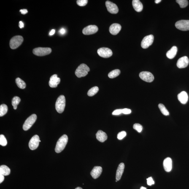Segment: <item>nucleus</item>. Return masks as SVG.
<instances>
[{
  "mask_svg": "<svg viewBox=\"0 0 189 189\" xmlns=\"http://www.w3.org/2000/svg\"><path fill=\"white\" fill-rule=\"evenodd\" d=\"M68 137L66 135H63L58 140L55 148V151L57 153H59L64 150L67 143Z\"/></svg>",
  "mask_w": 189,
  "mask_h": 189,
  "instance_id": "1",
  "label": "nucleus"
},
{
  "mask_svg": "<svg viewBox=\"0 0 189 189\" xmlns=\"http://www.w3.org/2000/svg\"><path fill=\"white\" fill-rule=\"evenodd\" d=\"M66 106V99L64 95L59 97L55 104V109L57 112L61 114L63 112Z\"/></svg>",
  "mask_w": 189,
  "mask_h": 189,
  "instance_id": "2",
  "label": "nucleus"
},
{
  "mask_svg": "<svg viewBox=\"0 0 189 189\" xmlns=\"http://www.w3.org/2000/svg\"><path fill=\"white\" fill-rule=\"evenodd\" d=\"M90 71L89 68L86 65L81 64L77 67L75 71V74L78 77H85Z\"/></svg>",
  "mask_w": 189,
  "mask_h": 189,
  "instance_id": "3",
  "label": "nucleus"
},
{
  "mask_svg": "<svg viewBox=\"0 0 189 189\" xmlns=\"http://www.w3.org/2000/svg\"><path fill=\"white\" fill-rule=\"evenodd\" d=\"M24 39L22 36H14L11 39L9 42V46L11 48L15 49L17 48L23 42Z\"/></svg>",
  "mask_w": 189,
  "mask_h": 189,
  "instance_id": "4",
  "label": "nucleus"
},
{
  "mask_svg": "<svg viewBox=\"0 0 189 189\" xmlns=\"http://www.w3.org/2000/svg\"><path fill=\"white\" fill-rule=\"evenodd\" d=\"M33 53L38 56H44L49 54L52 52L50 48L38 47L34 49Z\"/></svg>",
  "mask_w": 189,
  "mask_h": 189,
  "instance_id": "5",
  "label": "nucleus"
},
{
  "mask_svg": "<svg viewBox=\"0 0 189 189\" xmlns=\"http://www.w3.org/2000/svg\"><path fill=\"white\" fill-rule=\"evenodd\" d=\"M37 116L36 114H33L25 120L23 126V129L25 131H27L29 130L32 126V125L36 121Z\"/></svg>",
  "mask_w": 189,
  "mask_h": 189,
  "instance_id": "6",
  "label": "nucleus"
},
{
  "mask_svg": "<svg viewBox=\"0 0 189 189\" xmlns=\"http://www.w3.org/2000/svg\"><path fill=\"white\" fill-rule=\"evenodd\" d=\"M175 26L177 29L182 31L189 30V20H181L176 23Z\"/></svg>",
  "mask_w": 189,
  "mask_h": 189,
  "instance_id": "7",
  "label": "nucleus"
},
{
  "mask_svg": "<svg viewBox=\"0 0 189 189\" xmlns=\"http://www.w3.org/2000/svg\"><path fill=\"white\" fill-rule=\"evenodd\" d=\"M154 41V36L152 35L145 36L141 42V46L142 48L147 49L153 44Z\"/></svg>",
  "mask_w": 189,
  "mask_h": 189,
  "instance_id": "8",
  "label": "nucleus"
},
{
  "mask_svg": "<svg viewBox=\"0 0 189 189\" xmlns=\"http://www.w3.org/2000/svg\"><path fill=\"white\" fill-rule=\"evenodd\" d=\"M98 53L100 56L104 58H109L112 56V52L110 49L102 47L98 49Z\"/></svg>",
  "mask_w": 189,
  "mask_h": 189,
  "instance_id": "9",
  "label": "nucleus"
},
{
  "mask_svg": "<svg viewBox=\"0 0 189 189\" xmlns=\"http://www.w3.org/2000/svg\"><path fill=\"white\" fill-rule=\"evenodd\" d=\"M139 76L141 79L145 82H151L154 80L153 75L149 71H142L140 73Z\"/></svg>",
  "mask_w": 189,
  "mask_h": 189,
  "instance_id": "10",
  "label": "nucleus"
},
{
  "mask_svg": "<svg viewBox=\"0 0 189 189\" xmlns=\"http://www.w3.org/2000/svg\"><path fill=\"white\" fill-rule=\"evenodd\" d=\"M40 140L39 136L37 135L33 136L29 143V147L31 150H36L38 147Z\"/></svg>",
  "mask_w": 189,
  "mask_h": 189,
  "instance_id": "11",
  "label": "nucleus"
},
{
  "mask_svg": "<svg viewBox=\"0 0 189 189\" xmlns=\"http://www.w3.org/2000/svg\"><path fill=\"white\" fill-rule=\"evenodd\" d=\"M98 30V27L96 25H90L84 28L82 31V33L85 35H89L96 33Z\"/></svg>",
  "mask_w": 189,
  "mask_h": 189,
  "instance_id": "12",
  "label": "nucleus"
},
{
  "mask_svg": "<svg viewBox=\"0 0 189 189\" xmlns=\"http://www.w3.org/2000/svg\"><path fill=\"white\" fill-rule=\"evenodd\" d=\"M106 5L108 11L112 14H116L118 12V8L116 5L109 1H106Z\"/></svg>",
  "mask_w": 189,
  "mask_h": 189,
  "instance_id": "13",
  "label": "nucleus"
},
{
  "mask_svg": "<svg viewBox=\"0 0 189 189\" xmlns=\"http://www.w3.org/2000/svg\"><path fill=\"white\" fill-rule=\"evenodd\" d=\"M189 60L188 57L184 56L182 57L178 60L177 66L179 68H184L186 67L189 64Z\"/></svg>",
  "mask_w": 189,
  "mask_h": 189,
  "instance_id": "14",
  "label": "nucleus"
},
{
  "mask_svg": "<svg viewBox=\"0 0 189 189\" xmlns=\"http://www.w3.org/2000/svg\"><path fill=\"white\" fill-rule=\"evenodd\" d=\"M60 79L58 77L56 74H54L51 77L49 82V85L51 88H56L60 83Z\"/></svg>",
  "mask_w": 189,
  "mask_h": 189,
  "instance_id": "15",
  "label": "nucleus"
},
{
  "mask_svg": "<svg viewBox=\"0 0 189 189\" xmlns=\"http://www.w3.org/2000/svg\"><path fill=\"white\" fill-rule=\"evenodd\" d=\"M121 25L118 24H112L109 28V32L113 35H116L118 34L121 30Z\"/></svg>",
  "mask_w": 189,
  "mask_h": 189,
  "instance_id": "16",
  "label": "nucleus"
},
{
  "mask_svg": "<svg viewBox=\"0 0 189 189\" xmlns=\"http://www.w3.org/2000/svg\"><path fill=\"white\" fill-rule=\"evenodd\" d=\"M102 168L101 166H95L90 172V174L93 179H96L101 175Z\"/></svg>",
  "mask_w": 189,
  "mask_h": 189,
  "instance_id": "17",
  "label": "nucleus"
},
{
  "mask_svg": "<svg viewBox=\"0 0 189 189\" xmlns=\"http://www.w3.org/2000/svg\"><path fill=\"white\" fill-rule=\"evenodd\" d=\"M163 166L165 170L167 172H169L172 169V160L169 157L167 158L163 161Z\"/></svg>",
  "mask_w": 189,
  "mask_h": 189,
  "instance_id": "18",
  "label": "nucleus"
},
{
  "mask_svg": "<svg viewBox=\"0 0 189 189\" xmlns=\"http://www.w3.org/2000/svg\"><path fill=\"white\" fill-rule=\"evenodd\" d=\"M125 167L124 163H121L119 164L116 174V180L117 181L120 180L121 179L122 175H123Z\"/></svg>",
  "mask_w": 189,
  "mask_h": 189,
  "instance_id": "19",
  "label": "nucleus"
},
{
  "mask_svg": "<svg viewBox=\"0 0 189 189\" xmlns=\"http://www.w3.org/2000/svg\"><path fill=\"white\" fill-rule=\"evenodd\" d=\"M188 95L186 92L182 91L178 95L179 101L182 104H186L188 100Z\"/></svg>",
  "mask_w": 189,
  "mask_h": 189,
  "instance_id": "20",
  "label": "nucleus"
},
{
  "mask_svg": "<svg viewBox=\"0 0 189 189\" xmlns=\"http://www.w3.org/2000/svg\"><path fill=\"white\" fill-rule=\"evenodd\" d=\"M96 139L100 142H104L107 139L108 136L105 133L99 130L96 134Z\"/></svg>",
  "mask_w": 189,
  "mask_h": 189,
  "instance_id": "21",
  "label": "nucleus"
},
{
  "mask_svg": "<svg viewBox=\"0 0 189 189\" xmlns=\"http://www.w3.org/2000/svg\"><path fill=\"white\" fill-rule=\"evenodd\" d=\"M133 6L135 10L137 12L142 11L143 9V4L139 0H133Z\"/></svg>",
  "mask_w": 189,
  "mask_h": 189,
  "instance_id": "22",
  "label": "nucleus"
},
{
  "mask_svg": "<svg viewBox=\"0 0 189 189\" xmlns=\"http://www.w3.org/2000/svg\"><path fill=\"white\" fill-rule=\"evenodd\" d=\"M178 51L177 47L176 46L172 47L169 50H168L166 53V56L169 59H172L177 54Z\"/></svg>",
  "mask_w": 189,
  "mask_h": 189,
  "instance_id": "23",
  "label": "nucleus"
},
{
  "mask_svg": "<svg viewBox=\"0 0 189 189\" xmlns=\"http://www.w3.org/2000/svg\"><path fill=\"white\" fill-rule=\"evenodd\" d=\"M10 169L8 167L5 165H3L0 167V174L4 176H7L10 174Z\"/></svg>",
  "mask_w": 189,
  "mask_h": 189,
  "instance_id": "24",
  "label": "nucleus"
},
{
  "mask_svg": "<svg viewBox=\"0 0 189 189\" xmlns=\"http://www.w3.org/2000/svg\"><path fill=\"white\" fill-rule=\"evenodd\" d=\"M15 82L16 83L17 86L19 88L21 89H24L26 88V84L25 82L22 80L20 78H17L15 80Z\"/></svg>",
  "mask_w": 189,
  "mask_h": 189,
  "instance_id": "25",
  "label": "nucleus"
},
{
  "mask_svg": "<svg viewBox=\"0 0 189 189\" xmlns=\"http://www.w3.org/2000/svg\"><path fill=\"white\" fill-rule=\"evenodd\" d=\"M120 71L119 69H117L111 71L108 75L110 78L113 79L118 77L120 74Z\"/></svg>",
  "mask_w": 189,
  "mask_h": 189,
  "instance_id": "26",
  "label": "nucleus"
},
{
  "mask_svg": "<svg viewBox=\"0 0 189 189\" xmlns=\"http://www.w3.org/2000/svg\"><path fill=\"white\" fill-rule=\"evenodd\" d=\"M21 101L20 98L18 96H15L13 98L12 101V104L13 106L14 109L16 110L17 109V106Z\"/></svg>",
  "mask_w": 189,
  "mask_h": 189,
  "instance_id": "27",
  "label": "nucleus"
},
{
  "mask_svg": "<svg viewBox=\"0 0 189 189\" xmlns=\"http://www.w3.org/2000/svg\"><path fill=\"white\" fill-rule=\"evenodd\" d=\"M8 110L7 106L5 104H2L0 106V116L2 117L7 113Z\"/></svg>",
  "mask_w": 189,
  "mask_h": 189,
  "instance_id": "28",
  "label": "nucleus"
},
{
  "mask_svg": "<svg viewBox=\"0 0 189 189\" xmlns=\"http://www.w3.org/2000/svg\"><path fill=\"white\" fill-rule=\"evenodd\" d=\"M98 90L99 88L98 87H93L89 90L87 94L89 96H93L98 93Z\"/></svg>",
  "mask_w": 189,
  "mask_h": 189,
  "instance_id": "29",
  "label": "nucleus"
},
{
  "mask_svg": "<svg viewBox=\"0 0 189 189\" xmlns=\"http://www.w3.org/2000/svg\"><path fill=\"white\" fill-rule=\"evenodd\" d=\"M158 107L162 113L165 116L169 115V112H168L165 106L162 104H159L158 105Z\"/></svg>",
  "mask_w": 189,
  "mask_h": 189,
  "instance_id": "30",
  "label": "nucleus"
},
{
  "mask_svg": "<svg viewBox=\"0 0 189 189\" xmlns=\"http://www.w3.org/2000/svg\"><path fill=\"white\" fill-rule=\"evenodd\" d=\"M176 1L182 8H185L188 5V1L187 0H177Z\"/></svg>",
  "mask_w": 189,
  "mask_h": 189,
  "instance_id": "31",
  "label": "nucleus"
},
{
  "mask_svg": "<svg viewBox=\"0 0 189 189\" xmlns=\"http://www.w3.org/2000/svg\"><path fill=\"white\" fill-rule=\"evenodd\" d=\"M7 143L5 137L3 135H0V145L3 147L7 145Z\"/></svg>",
  "mask_w": 189,
  "mask_h": 189,
  "instance_id": "32",
  "label": "nucleus"
},
{
  "mask_svg": "<svg viewBox=\"0 0 189 189\" xmlns=\"http://www.w3.org/2000/svg\"><path fill=\"white\" fill-rule=\"evenodd\" d=\"M133 128L139 133H141L143 130L142 125L138 123L135 124L133 125Z\"/></svg>",
  "mask_w": 189,
  "mask_h": 189,
  "instance_id": "33",
  "label": "nucleus"
},
{
  "mask_svg": "<svg viewBox=\"0 0 189 189\" xmlns=\"http://www.w3.org/2000/svg\"><path fill=\"white\" fill-rule=\"evenodd\" d=\"M88 1L87 0H78L77 1V4L78 5L80 6H85L88 3Z\"/></svg>",
  "mask_w": 189,
  "mask_h": 189,
  "instance_id": "34",
  "label": "nucleus"
},
{
  "mask_svg": "<svg viewBox=\"0 0 189 189\" xmlns=\"http://www.w3.org/2000/svg\"><path fill=\"white\" fill-rule=\"evenodd\" d=\"M126 135V132L122 131L118 133L117 135V139L119 140H122L124 138Z\"/></svg>",
  "mask_w": 189,
  "mask_h": 189,
  "instance_id": "35",
  "label": "nucleus"
},
{
  "mask_svg": "<svg viewBox=\"0 0 189 189\" xmlns=\"http://www.w3.org/2000/svg\"><path fill=\"white\" fill-rule=\"evenodd\" d=\"M122 113V109H117L114 110L112 113V115H118Z\"/></svg>",
  "mask_w": 189,
  "mask_h": 189,
  "instance_id": "36",
  "label": "nucleus"
},
{
  "mask_svg": "<svg viewBox=\"0 0 189 189\" xmlns=\"http://www.w3.org/2000/svg\"><path fill=\"white\" fill-rule=\"evenodd\" d=\"M147 185L149 186H151L155 184V182L152 177L149 178L147 179Z\"/></svg>",
  "mask_w": 189,
  "mask_h": 189,
  "instance_id": "37",
  "label": "nucleus"
},
{
  "mask_svg": "<svg viewBox=\"0 0 189 189\" xmlns=\"http://www.w3.org/2000/svg\"><path fill=\"white\" fill-rule=\"evenodd\" d=\"M131 110L125 108L122 109V113L124 114H129L131 113Z\"/></svg>",
  "mask_w": 189,
  "mask_h": 189,
  "instance_id": "38",
  "label": "nucleus"
},
{
  "mask_svg": "<svg viewBox=\"0 0 189 189\" xmlns=\"http://www.w3.org/2000/svg\"><path fill=\"white\" fill-rule=\"evenodd\" d=\"M59 33L61 35H64L66 33V30L64 28H62L59 30Z\"/></svg>",
  "mask_w": 189,
  "mask_h": 189,
  "instance_id": "39",
  "label": "nucleus"
},
{
  "mask_svg": "<svg viewBox=\"0 0 189 189\" xmlns=\"http://www.w3.org/2000/svg\"><path fill=\"white\" fill-rule=\"evenodd\" d=\"M20 12H21V13L23 15H25L28 13V10L26 9H20Z\"/></svg>",
  "mask_w": 189,
  "mask_h": 189,
  "instance_id": "40",
  "label": "nucleus"
},
{
  "mask_svg": "<svg viewBox=\"0 0 189 189\" xmlns=\"http://www.w3.org/2000/svg\"><path fill=\"white\" fill-rule=\"evenodd\" d=\"M4 180V176L0 174V183H1Z\"/></svg>",
  "mask_w": 189,
  "mask_h": 189,
  "instance_id": "41",
  "label": "nucleus"
},
{
  "mask_svg": "<svg viewBox=\"0 0 189 189\" xmlns=\"http://www.w3.org/2000/svg\"><path fill=\"white\" fill-rule=\"evenodd\" d=\"M19 27L20 28H22L24 27V24L22 21H20L19 23Z\"/></svg>",
  "mask_w": 189,
  "mask_h": 189,
  "instance_id": "42",
  "label": "nucleus"
},
{
  "mask_svg": "<svg viewBox=\"0 0 189 189\" xmlns=\"http://www.w3.org/2000/svg\"><path fill=\"white\" fill-rule=\"evenodd\" d=\"M55 32V31L54 29L52 30L51 31H50V33H49V34H50V36H53V35L54 34Z\"/></svg>",
  "mask_w": 189,
  "mask_h": 189,
  "instance_id": "43",
  "label": "nucleus"
},
{
  "mask_svg": "<svg viewBox=\"0 0 189 189\" xmlns=\"http://www.w3.org/2000/svg\"><path fill=\"white\" fill-rule=\"evenodd\" d=\"M161 0H155V3H156V4H158L161 2Z\"/></svg>",
  "mask_w": 189,
  "mask_h": 189,
  "instance_id": "44",
  "label": "nucleus"
},
{
  "mask_svg": "<svg viewBox=\"0 0 189 189\" xmlns=\"http://www.w3.org/2000/svg\"><path fill=\"white\" fill-rule=\"evenodd\" d=\"M140 189H147V188H145V187L142 186L141 187Z\"/></svg>",
  "mask_w": 189,
  "mask_h": 189,
  "instance_id": "45",
  "label": "nucleus"
},
{
  "mask_svg": "<svg viewBox=\"0 0 189 189\" xmlns=\"http://www.w3.org/2000/svg\"><path fill=\"white\" fill-rule=\"evenodd\" d=\"M75 189H83L82 188H81L80 187H77V188H76Z\"/></svg>",
  "mask_w": 189,
  "mask_h": 189,
  "instance_id": "46",
  "label": "nucleus"
},
{
  "mask_svg": "<svg viewBox=\"0 0 189 189\" xmlns=\"http://www.w3.org/2000/svg\"><path fill=\"white\" fill-rule=\"evenodd\" d=\"M117 181H117V180H116V182H117Z\"/></svg>",
  "mask_w": 189,
  "mask_h": 189,
  "instance_id": "47",
  "label": "nucleus"
},
{
  "mask_svg": "<svg viewBox=\"0 0 189 189\" xmlns=\"http://www.w3.org/2000/svg\"><path fill=\"white\" fill-rule=\"evenodd\" d=\"M39 142H41V141L40 140Z\"/></svg>",
  "mask_w": 189,
  "mask_h": 189,
  "instance_id": "48",
  "label": "nucleus"
}]
</instances>
